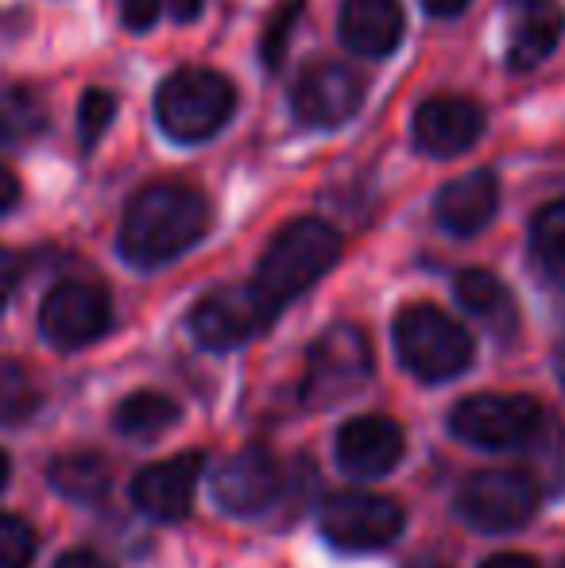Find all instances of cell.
I'll use <instances>...</instances> for the list:
<instances>
[{
    "mask_svg": "<svg viewBox=\"0 0 565 568\" xmlns=\"http://www.w3.org/2000/svg\"><path fill=\"white\" fill-rule=\"evenodd\" d=\"M210 229V202L179 182L143 186L121 221V255L137 267L179 260Z\"/></svg>",
    "mask_w": 565,
    "mask_h": 568,
    "instance_id": "obj_1",
    "label": "cell"
},
{
    "mask_svg": "<svg viewBox=\"0 0 565 568\" xmlns=\"http://www.w3.org/2000/svg\"><path fill=\"white\" fill-rule=\"evenodd\" d=\"M341 255V236L325 221L299 217L291 221L280 236L268 244L264 260L256 271V286L275 310L291 306L302 291L317 283L325 271L337 263Z\"/></svg>",
    "mask_w": 565,
    "mask_h": 568,
    "instance_id": "obj_2",
    "label": "cell"
},
{
    "mask_svg": "<svg viewBox=\"0 0 565 568\" xmlns=\"http://www.w3.org/2000/svg\"><path fill=\"white\" fill-rule=\"evenodd\" d=\"M236 109V90L225 74L205 67L174 70L155 93V116L171 140L198 143L218 135Z\"/></svg>",
    "mask_w": 565,
    "mask_h": 568,
    "instance_id": "obj_3",
    "label": "cell"
},
{
    "mask_svg": "<svg viewBox=\"0 0 565 568\" xmlns=\"http://www.w3.org/2000/svg\"><path fill=\"white\" fill-rule=\"evenodd\" d=\"M392 337L403 367L426 383L457 379L461 372H468L476 352L473 333L437 306H426V302H415L395 317Z\"/></svg>",
    "mask_w": 565,
    "mask_h": 568,
    "instance_id": "obj_4",
    "label": "cell"
},
{
    "mask_svg": "<svg viewBox=\"0 0 565 568\" xmlns=\"http://www.w3.org/2000/svg\"><path fill=\"white\" fill-rule=\"evenodd\" d=\"M372 379V348L356 325H333L314 341L302 375V403L306 406H337L353 398Z\"/></svg>",
    "mask_w": 565,
    "mask_h": 568,
    "instance_id": "obj_5",
    "label": "cell"
},
{
    "mask_svg": "<svg viewBox=\"0 0 565 568\" xmlns=\"http://www.w3.org/2000/svg\"><path fill=\"white\" fill-rule=\"evenodd\" d=\"M538 510V479L527 471H476L461 484L457 515L473 530L512 534L535 518Z\"/></svg>",
    "mask_w": 565,
    "mask_h": 568,
    "instance_id": "obj_6",
    "label": "cell"
},
{
    "mask_svg": "<svg viewBox=\"0 0 565 568\" xmlns=\"http://www.w3.org/2000/svg\"><path fill=\"white\" fill-rule=\"evenodd\" d=\"M403 507L387 495L372 491H341L330 495L317 510V526H322L325 541H333L345 554H372V549L392 546L403 534Z\"/></svg>",
    "mask_w": 565,
    "mask_h": 568,
    "instance_id": "obj_7",
    "label": "cell"
},
{
    "mask_svg": "<svg viewBox=\"0 0 565 568\" xmlns=\"http://www.w3.org/2000/svg\"><path fill=\"white\" fill-rule=\"evenodd\" d=\"M450 429L476 449H515L543 429V406L527 395H473L453 406Z\"/></svg>",
    "mask_w": 565,
    "mask_h": 568,
    "instance_id": "obj_8",
    "label": "cell"
},
{
    "mask_svg": "<svg viewBox=\"0 0 565 568\" xmlns=\"http://www.w3.org/2000/svg\"><path fill=\"white\" fill-rule=\"evenodd\" d=\"M275 314L280 310L260 294L256 283L225 286V291H213L210 298L198 302L190 314V333L210 352L241 348L252 337H260L275 322Z\"/></svg>",
    "mask_w": 565,
    "mask_h": 568,
    "instance_id": "obj_9",
    "label": "cell"
},
{
    "mask_svg": "<svg viewBox=\"0 0 565 568\" xmlns=\"http://www.w3.org/2000/svg\"><path fill=\"white\" fill-rule=\"evenodd\" d=\"M109 294L93 283H59L51 294L43 298L39 310V329H43L47 344L62 352L85 348L109 329Z\"/></svg>",
    "mask_w": 565,
    "mask_h": 568,
    "instance_id": "obj_10",
    "label": "cell"
},
{
    "mask_svg": "<svg viewBox=\"0 0 565 568\" xmlns=\"http://www.w3.org/2000/svg\"><path fill=\"white\" fill-rule=\"evenodd\" d=\"M280 464L264 449H241L213 471V499L225 515L252 518L264 515L280 495Z\"/></svg>",
    "mask_w": 565,
    "mask_h": 568,
    "instance_id": "obj_11",
    "label": "cell"
},
{
    "mask_svg": "<svg viewBox=\"0 0 565 568\" xmlns=\"http://www.w3.org/2000/svg\"><path fill=\"white\" fill-rule=\"evenodd\" d=\"M364 101V82L356 70L341 67V62H317L306 67L294 85V116L302 124L314 128H333L345 124L349 116L361 109Z\"/></svg>",
    "mask_w": 565,
    "mask_h": 568,
    "instance_id": "obj_12",
    "label": "cell"
},
{
    "mask_svg": "<svg viewBox=\"0 0 565 568\" xmlns=\"http://www.w3.org/2000/svg\"><path fill=\"white\" fill-rule=\"evenodd\" d=\"M198 476H202V453H182L163 464H151L132 484V503L159 523H179L194 507Z\"/></svg>",
    "mask_w": 565,
    "mask_h": 568,
    "instance_id": "obj_13",
    "label": "cell"
},
{
    "mask_svg": "<svg viewBox=\"0 0 565 568\" xmlns=\"http://www.w3.org/2000/svg\"><path fill=\"white\" fill-rule=\"evenodd\" d=\"M484 132V113L468 98H430L415 113V148L434 159L468 151Z\"/></svg>",
    "mask_w": 565,
    "mask_h": 568,
    "instance_id": "obj_14",
    "label": "cell"
},
{
    "mask_svg": "<svg viewBox=\"0 0 565 568\" xmlns=\"http://www.w3.org/2000/svg\"><path fill=\"white\" fill-rule=\"evenodd\" d=\"M403 429L392 418L364 414L341 426L337 434V464L356 479H380L403 460Z\"/></svg>",
    "mask_w": 565,
    "mask_h": 568,
    "instance_id": "obj_15",
    "label": "cell"
},
{
    "mask_svg": "<svg viewBox=\"0 0 565 568\" xmlns=\"http://www.w3.org/2000/svg\"><path fill=\"white\" fill-rule=\"evenodd\" d=\"M496 205H500V186L488 171H473V174H461V179L445 182L437 190V202H434V217L437 225L453 236H476L481 229L492 225L496 217Z\"/></svg>",
    "mask_w": 565,
    "mask_h": 568,
    "instance_id": "obj_16",
    "label": "cell"
},
{
    "mask_svg": "<svg viewBox=\"0 0 565 568\" xmlns=\"http://www.w3.org/2000/svg\"><path fill=\"white\" fill-rule=\"evenodd\" d=\"M337 31L353 54L384 59L403 39V8L400 0H345Z\"/></svg>",
    "mask_w": 565,
    "mask_h": 568,
    "instance_id": "obj_17",
    "label": "cell"
},
{
    "mask_svg": "<svg viewBox=\"0 0 565 568\" xmlns=\"http://www.w3.org/2000/svg\"><path fill=\"white\" fill-rule=\"evenodd\" d=\"M507 4H512L507 62L515 70H535L558 47L565 31V12L558 0H507Z\"/></svg>",
    "mask_w": 565,
    "mask_h": 568,
    "instance_id": "obj_18",
    "label": "cell"
},
{
    "mask_svg": "<svg viewBox=\"0 0 565 568\" xmlns=\"http://www.w3.org/2000/svg\"><path fill=\"white\" fill-rule=\"evenodd\" d=\"M453 291H457L461 310L473 314L484 329H492L496 337H515V329H519V306H515L512 291H507L492 271H481V267L461 271Z\"/></svg>",
    "mask_w": 565,
    "mask_h": 568,
    "instance_id": "obj_19",
    "label": "cell"
},
{
    "mask_svg": "<svg viewBox=\"0 0 565 568\" xmlns=\"http://www.w3.org/2000/svg\"><path fill=\"white\" fill-rule=\"evenodd\" d=\"M47 476H51L54 491L74 503H101L109 495V484H113V468H109V460L98 453L59 456Z\"/></svg>",
    "mask_w": 565,
    "mask_h": 568,
    "instance_id": "obj_20",
    "label": "cell"
},
{
    "mask_svg": "<svg viewBox=\"0 0 565 568\" xmlns=\"http://www.w3.org/2000/svg\"><path fill=\"white\" fill-rule=\"evenodd\" d=\"M113 422L124 437L148 442V437H159L179 422V403L171 395H163V390H137V395H129L117 406Z\"/></svg>",
    "mask_w": 565,
    "mask_h": 568,
    "instance_id": "obj_21",
    "label": "cell"
},
{
    "mask_svg": "<svg viewBox=\"0 0 565 568\" xmlns=\"http://www.w3.org/2000/svg\"><path fill=\"white\" fill-rule=\"evenodd\" d=\"M43 128H47V109L36 90H28V85H4L0 90V140L4 143L36 140Z\"/></svg>",
    "mask_w": 565,
    "mask_h": 568,
    "instance_id": "obj_22",
    "label": "cell"
},
{
    "mask_svg": "<svg viewBox=\"0 0 565 568\" xmlns=\"http://www.w3.org/2000/svg\"><path fill=\"white\" fill-rule=\"evenodd\" d=\"M531 252H535L538 267L554 283L565 286V197L535 213V221H531Z\"/></svg>",
    "mask_w": 565,
    "mask_h": 568,
    "instance_id": "obj_23",
    "label": "cell"
},
{
    "mask_svg": "<svg viewBox=\"0 0 565 568\" xmlns=\"http://www.w3.org/2000/svg\"><path fill=\"white\" fill-rule=\"evenodd\" d=\"M39 410V387L16 359H0V426H23Z\"/></svg>",
    "mask_w": 565,
    "mask_h": 568,
    "instance_id": "obj_24",
    "label": "cell"
},
{
    "mask_svg": "<svg viewBox=\"0 0 565 568\" xmlns=\"http://www.w3.org/2000/svg\"><path fill=\"white\" fill-rule=\"evenodd\" d=\"M36 530L20 515H0V568H31Z\"/></svg>",
    "mask_w": 565,
    "mask_h": 568,
    "instance_id": "obj_25",
    "label": "cell"
},
{
    "mask_svg": "<svg viewBox=\"0 0 565 568\" xmlns=\"http://www.w3.org/2000/svg\"><path fill=\"white\" fill-rule=\"evenodd\" d=\"M113 113H117L113 93H105V90H90V93H85L82 109H78V128H82V143H85V148H93V143L101 140V132L113 124Z\"/></svg>",
    "mask_w": 565,
    "mask_h": 568,
    "instance_id": "obj_26",
    "label": "cell"
},
{
    "mask_svg": "<svg viewBox=\"0 0 565 568\" xmlns=\"http://www.w3.org/2000/svg\"><path fill=\"white\" fill-rule=\"evenodd\" d=\"M302 16V0H286L280 12L272 16L268 23V36H264V62L268 70H280L283 67V54H286V43H291V31Z\"/></svg>",
    "mask_w": 565,
    "mask_h": 568,
    "instance_id": "obj_27",
    "label": "cell"
},
{
    "mask_svg": "<svg viewBox=\"0 0 565 568\" xmlns=\"http://www.w3.org/2000/svg\"><path fill=\"white\" fill-rule=\"evenodd\" d=\"M124 23H129L132 31H148L151 23L163 16V4L159 0H124Z\"/></svg>",
    "mask_w": 565,
    "mask_h": 568,
    "instance_id": "obj_28",
    "label": "cell"
},
{
    "mask_svg": "<svg viewBox=\"0 0 565 568\" xmlns=\"http://www.w3.org/2000/svg\"><path fill=\"white\" fill-rule=\"evenodd\" d=\"M16 283H20V260H16L12 252H8L4 244H0V310L8 306V298H12Z\"/></svg>",
    "mask_w": 565,
    "mask_h": 568,
    "instance_id": "obj_29",
    "label": "cell"
},
{
    "mask_svg": "<svg viewBox=\"0 0 565 568\" xmlns=\"http://www.w3.org/2000/svg\"><path fill=\"white\" fill-rule=\"evenodd\" d=\"M159 4H163V16H171L179 23L198 20V12H202V0H159Z\"/></svg>",
    "mask_w": 565,
    "mask_h": 568,
    "instance_id": "obj_30",
    "label": "cell"
},
{
    "mask_svg": "<svg viewBox=\"0 0 565 568\" xmlns=\"http://www.w3.org/2000/svg\"><path fill=\"white\" fill-rule=\"evenodd\" d=\"M16 202H20V182H16V174L0 163V213H8Z\"/></svg>",
    "mask_w": 565,
    "mask_h": 568,
    "instance_id": "obj_31",
    "label": "cell"
},
{
    "mask_svg": "<svg viewBox=\"0 0 565 568\" xmlns=\"http://www.w3.org/2000/svg\"><path fill=\"white\" fill-rule=\"evenodd\" d=\"M54 568H113V565H109L105 557L90 554V549H74V554H67Z\"/></svg>",
    "mask_w": 565,
    "mask_h": 568,
    "instance_id": "obj_32",
    "label": "cell"
},
{
    "mask_svg": "<svg viewBox=\"0 0 565 568\" xmlns=\"http://www.w3.org/2000/svg\"><path fill=\"white\" fill-rule=\"evenodd\" d=\"M481 568H538V565L523 554H500V557H488Z\"/></svg>",
    "mask_w": 565,
    "mask_h": 568,
    "instance_id": "obj_33",
    "label": "cell"
},
{
    "mask_svg": "<svg viewBox=\"0 0 565 568\" xmlns=\"http://www.w3.org/2000/svg\"><path fill=\"white\" fill-rule=\"evenodd\" d=\"M465 4H468V0H423V8L430 16H457Z\"/></svg>",
    "mask_w": 565,
    "mask_h": 568,
    "instance_id": "obj_34",
    "label": "cell"
},
{
    "mask_svg": "<svg viewBox=\"0 0 565 568\" xmlns=\"http://www.w3.org/2000/svg\"><path fill=\"white\" fill-rule=\"evenodd\" d=\"M8 471H12V460H8V453L0 449V487L8 484Z\"/></svg>",
    "mask_w": 565,
    "mask_h": 568,
    "instance_id": "obj_35",
    "label": "cell"
},
{
    "mask_svg": "<svg viewBox=\"0 0 565 568\" xmlns=\"http://www.w3.org/2000/svg\"><path fill=\"white\" fill-rule=\"evenodd\" d=\"M407 568H450V565H442V561H411Z\"/></svg>",
    "mask_w": 565,
    "mask_h": 568,
    "instance_id": "obj_36",
    "label": "cell"
},
{
    "mask_svg": "<svg viewBox=\"0 0 565 568\" xmlns=\"http://www.w3.org/2000/svg\"><path fill=\"white\" fill-rule=\"evenodd\" d=\"M558 375H562V383H565V341H562V348H558Z\"/></svg>",
    "mask_w": 565,
    "mask_h": 568,
    "instance_id": "obj_37",
    "label": "cell"
},
{
    "mask_svg": "<svg viewBox=\"0 0 565 568\" xmlns=\"http://www.w3.org/2000/svg\"><path fill=\"white\" fill-rule=\"evenodd\" d=\"M558 568H565V561H562V565H558Z\"/></svg>",
    "mask_w": 565,
    "mask_h": 568,
    "instance_id": "obj_38",
    "label": "cell"
}]
</instances>
